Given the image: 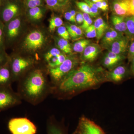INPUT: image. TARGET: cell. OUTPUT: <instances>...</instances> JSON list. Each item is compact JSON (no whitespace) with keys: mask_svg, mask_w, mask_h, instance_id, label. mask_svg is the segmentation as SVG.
<instances>
[{"mask_svg":"<svg viewBox=\"0 0 134 134\" xmlns=\"http://www.w3.org/2000/svg\"><path fill=\"white\" fill-rule=\"evenodd\" d=\"M57 32L59 36L62 38L68 40L70 38L69 34L68 31L66 27L61 26L57 29Z\"/></svg>","mask_w":134,"mask_h":134,"instance_id":"30","label":"cell"},{"mask_svg":"<svg viewBox=\"0 0 134 134\" xmlns=\"http://www.w3.org/2000/svg\"><path fill=\"white\" fill-rule=\"evenodd\" d=\"M103 69L88 64L75 69L67 75L53 90L61 94L72 95L85 89L97 86L103 81Z\"/></svg>","mask_w":134,"mask_h":134,"instance_id":"1","label":"cell"},{"mask_svg":"<svg viewBox=\"0 0 134 134\" xmlns=\"http://www.w3.org/2000/svg\"><path fill=\"white\" fill-rule=\"evenodd\" d=\"M72 134H105L98 125L87 117L80 118L76 129Z\"/></svg>","mask_w":134,"mask_h":134,"instance_id":"7","label":"cell"},{"mask_svg":"<svg viewBox=\"0 0 134 134\" xmlns=\"http://www.w3.org/2000/svg\"><path fill=\"white\" fill-rule=\"evenodd\" d=\"M91 40L88 39H82L75 42L73 44L72 49L76 53H81L85 48L91 44Z\"/></svg>","mask_w":134,"mask_h":134,"instance_id":"21","label":"cell"},{"mask_svg":"<svg viewBox=\"0 0 134 134\" xmlns=\"http://www.w3.org/2000/svg\"><path fill=\"white\" fill-rule=\"evenodd\" d=\"M125 18L114 15L111 17V21L115 30L125 34L127 36V29Z\"/></svg>","mask_w":134,"mask_h":134,"instance_id":"18","label":"cell"},{"mask_svg":"<svg viewBox=\"0 0 134 134\" xmlns=\"http://www.w3.org/2000/svg\"><path fill=\"white\" fill-rule=\"evenodd\" d=\"M134 56V41L132 42L129 48L128 58L129 60H131Z\"/></svg>","mask_w":134,"mask_h":134,"instance_id":"37","label":"cell"},{"mask_svg":"<svg viewBox=\"0 0 134 134\" xmlns=\"http://www.w3.org/2000/svg\"><path fill=\"white\" fill-rule=\"evenodd\" d=\"M30 18L33 20H38L41 19L43 16V10L39 7L30 8L29 11Z\"/></svg>","mask_w":134,"mask_h":134,"instance_id":"24","label":"cell"},{"mask_svg":"<svg viewBox=\"0 0 134 134\" xmlns=\"http://www.w3.org/2000/svg\"><path fill=\"white\" fill-rule=\"evenodd\" d=\"M2 3V0H0V7H1V5Z\"/></svg>","mask_w":134,"mask_h":134,"instance_id":"46","label":"cell"},{"mask_svg":"<svg viewBox=\"0 0 134 134\" xmlns=\"http://www.w3.org/2000/svg\"><path fill=\"white\" fill-rule=\"evenodd\" d=\"M83 18V21L80 28L82 30H85L89 26L92 25V20L90 15L87 13H82Z\"/></svg>","mask_w":134,"mask_h":134,"instance_id":"26","label":"cell"},{"mask_svg":"<svg viewBox=\"0 0 134 134\" xmlns=\"http://www.w3.org/2000/svg\"><path fill=\"white\" fill-rule=\"evenodd\" d=\"M124 34L115 30L112 28H109L101 38V45L107 48L115 40L124 37Z\"/></svg>","mask_w":134,"mask_h":134,"instance_id":"14","label":"cell"},{"mask_svg":"<svg viewBox=\"0 0 134 134\" xmlns=\"http://www.w3.org/2000/svg\"><path fill=\"white\" fill-rule=\"evenodd\" d=\"M26 6L29 8L39 7L42 4L41 0H26Z\"/></svg>","mask_w":134,"mask_h":134,"instance_id":"33","label":"cell"},{"mask_svg":"<svg viewBox=\"0 0 134 134\" xmlns=\"http://www.w3.org/2000/svg\"><path fill=\"white\" fill-rule=\"evenodd\" d=\"M3 29L4 24L0 22V49L4 51L5 43Z\"/></svg>","mask_w":134,"mask_h":134,"instance_id":"32","label":"cell"},{"mask_svg":"<svg viewBox=\"0 0 134 134\" xmlns=\"http://www.w3.org/2000/svg\"><path fill=\"white\" fill-rule=\"evenodd\" d=\"M120 62L117 60L113 59L105 56L103 59V64L104 66L108 68H113Z\"/></svg>","mask_w":134,"mask_h":134,"instance_id":"28","label":"cell"},{"mask_svg":"<svg viewBox=\"0 0 134 134\" xmlns=\"http://www.w3.org/2000/svg\"><path fill=\"white\" fill-rule=\"evenodd\" d=\"M104 1V0H91V1H92V2L95 3L100 2L103 1Z\"/></svg>","mask_w":134,"mask_h":134,"instance_id":"45","label":"cell"},{"mask_svg":"<svg viewBox=\"0 0 134 134\" xmlns=\"http://www.w3.org/2000/svg\"><path fill=\"white\" fill-rule=\"evenodd\" d=\"M47 7L56 12L64 11L69 7L70 0H44Z\"/></svg>","mask_w":134,"mask_h":134,"instance_id":"16","label":"cell"},{"mask_svg":"<svg viewBox=\"0 0 134 134\" xmlns=\"http://www.w3.org/2000/svg\"><path fill=\"white\" fill-rule=\"evenodd\" d=\"M64 16L65 19L69 21L74 23V20H73V18H72V15L70 14V12H66Z\"/></svg>","mask_w":134,"mask_h":134,"instance_id":"40","label":"cell"},{"mask_svg":"<svg viewBox=\"0 0 134 134\" xmlns=\"http://www.w3.org/2000/svg\"><path fill=\"white\" fill-rule=\"evenodd\" d=\"M85 34L88 38H92L97 37V32L93 24L91 25L85 30Z\"/></svg>","mask_w":134,"mask_h":134,"instance_id":"29","label":"cell"},{"mask_svg":"<svg viewBox=\"0 0 134 134\" xmlns=\"http://www.w3.org/2000/svg\"><path fill=\"white\" fill-rule=\"evenodd\" d=\"M19 12V7L15 3L8 2L0 12V22L3 24L16 18Z\"/></svg>","mask_w":134,"mask_h":134,"instance_id":"10","label":"cell"},{"mask_svg":"<svg viewBox=\"0 0 134 134\" xmlns=\"http://www.w3.org/2000/svg\"><path fill=\"white\" fill-rule=\"evenodd\" d=\"M70 14L72 15V18H73V20L74 21V23H76V12L75 10H70Z\"/></svg>","mask_w":134,"mask_h":134,"instance_id":"42","label":"cell"},{"mask_svg":"<svg viewBox=\"0 0 134 134\" xmlns=\"http://www.w3.org/2000/svg\"><path fill=\"white\" fill-rule=\"evenodd\" d=\"M127 29V37L134 40V15L125 18Z\"/></svg>","mask_w":134,"mask_h":134,"instance_id":"20","label":"cell"},{"mask_svg":"<svg viewBox=\"0 0 134 134\" xmlns=\"http://www.w3.org/2000/svg\"><path fill=\"white\" fill-rule=\"evenodd\" d=\"M8 126L12 134H36L37 133L36 125L26 117L12 118L9 121Z\"/></svg>","mask_w":134,"mask_h":134,"instance_id":"4","label":"cell"},{"mask_svg":"<svg viewBox=\"0 0 134 134\" xmlns=\"http://www.w3.org/2000/svg\"><path fill=\"white\" fill-rule=\"evenodd\" d=\"M21 24V19L16 17L4 24L5 44H10L14 41L19 35Z\"/></svg>","mask_w":134,"mask_h":134,"instance_id":"9","label":"cell"},{"mask_svg":"<svg viewBox=\"0 0 134 134\" xmlns=\"http://www.w3.org/2000/svg\"><path fill=\"white\" fill-rule=\"evenodd\" d=\"M50 91L43 70L37 69L30 72L19 83L18 93L21 98L36 105L45 98Z\"/></svg>","mask_w":134,"mask_h":134,"instance_id":"2","label":"cell"},{"mask_svg":"<svg viewBox=\"0 0 134 134\" xmlns=\"http://www.w3.org/2000/svg\"><path fill=\"white\" fill-rule=\"evenodd\" d=\"M47 132V134H65L62 128L53 121L48 122Z\"/></svg>","mask_w":134,"mask_h":134,"instance_id":"23","label":"cell"},{"mask_svg":"<svg viewBox=\"0 0 134 134\" xmlns=\"http://www.w3.org/2000/svg\"><path fill=\"white\" fill-rule=\"evenodd\" d=\"M101 51V48L98 44H90L82 53V60L84 62L93 61L97 58Z\"/></svg>","mask_w":134,"mask_h":134,"instance_id":"12","label":"cell"},{"mask_svg":"<svg viewBox=\"0 0 134 134\" xmlns=\"http://www.w3.org/2000/svg\"><path fill=\"white\" fill-rule=\"evenodd\" d=\"M76 4L77 7L83 12V13H87L90 15L91 16H92L90 6L85 2H77Z\"/></svg>","mask_w":134,"mask_h":134,"instance_id":"31","label":"cell"},{"mask_svg":"<svg viewBox=\"0 0 134 134\" xmlns=\"http://www.w3.org/2000/svg\"><path fill=\"white\" fill-rule=\"evenodd\" d=\"M79 63L77 57L70 55L62 63L58 66L49 69L48 72L53 83L55 85L59 83L67 75L75 69Z\"/></svg>","mask_w":134,"mask_h":134,"instance_id":"3","label":"cell"},{"mask_svg":"<svg viewBox=\"0 0 134 134\" xmlns=\"http://www.w3.org/2000/svg\"><path fill=\"white\" fill-rule=\"evenodd\" d=\"M56 43L58 48L65 53L68 54H71L72 52V48L68 40L62 38H58Z\"/></svg>","mask_w":134,"mask_h":134,"instance_id":"22","label":"cell"},{"mask_svg":"<svg viewBox=\"0 0 134 134\" xmlns=\"http://www.w3.org/2000/svg\"><path fill=\"white\" fill-rule=\"evenodd\" d=\"M113 9L116 15L125 17L134 15L129 0L115 1L113 3Z\"/></svg>","mask_w":134,"mask_h":134,"instance_id":"11","label":"cell"},{"mask_svg":"<svg viewBox=\"0 0 134 134\" xmlns=\"http://www.w3.org/2000/svg\"><path fill=\"white\" fill-rule=\"evenodd\" d=\"M45 43V37L41 32L34 30L29 33L24 41L25 47L31 51L40 49Z\"/></svg>","mask_w":134,"mask_h":134,"instance_id":"8","label":"cell"},{"mask_svg":"<svg viewBox=\"0 0 134 134\" xmlns=\"http://www.w3.org/2000/svg\"><path fill=\"white\" fill-rule=\"evenodd\" d=\"M102 2L96 3V5L98 7L99 9H100L102 10L103 11H106L107 10L104 7V5H103V3H102Z\"/></svg>","mask_w":134,"mask_h":134,"instance_id":"41","label":"cell"},{"mask_svg":"<svg viewBox=\"0 0 134 134\" xmlns=\"http://www.w3.org/2000/svg\"><path fill=\"white\" fill-rule=\"evenodd\" d=\"M66 27L69 34L70 36L71 37H73L77 30L78 26L75 25L70 24L67 25Z\"/></svg>","mask_w":134,"mask_h":134,"instance_id":"36","label":"cell"},{"mask_svg":"<svg viewBox=\"0 0 134 134\" xmlns=\"http://www.w3.org/2000/svg\"><path fill=\"white\" fill-rule=\"evenodd\" d=\"M76 23L78 24H82L83 21L82 13L81 12H78L77 13L76 16Z\"/></svg>","mask_w":134,"mask_h":134,"instance_id":"39","label":"cell"},{"mask_svg":"<svg viewBox=\"0 0 134 134\" xmlns=\"http://www.w3.org/2000/svg\"><path fill=\"white\" fill-rule=\"evenodd\" d=\"M34 63V60L30 58L20 56H14L9 58V63L13 82L20 79L23 74L33 66Z\"/></svg>","mask_w":134,"mask_h":134,"instance_id":"5","label":"cell"},{"mask_svg":"<svg viewBox=\"0 0 134 134\" xmlns=\"http://www.w3.org/2000/svg\"><path fill=\"white\" fill-rule=\"evenodd\" d=\"M21 97L13 91L11 86H0V113L19 104Z\"/></svg>","mask_w":134,"mask_h":134,"instance_id":"6","label":"cell"},{"mask_svg":"<svg viewBox=\"0 0 134 134\" xmlns=\"http://www.w3.org/2000/svg\"><path fill=\"white\" fill-rule=\"evenodd\" d=\"M132 63L131 65V72L133 75H134V56L132 60Z\"/></svg>","mask_w":134,"mask_h":134,"instance_id":"43","label":"cell"},{"mask_svg":"<svg viewBox=\"0 0 134 134\" xmlns=\"http://www.w3.org/2000/svg\"><path fill=\"white\" fill-rule=\"evenodd\" d=\"M105 56H107L108 58L113 59L117 60L120 62L121 61L125 58V56L123 55L117 54L109 51L106 54Z\"/></svg>","mask_w":134,"mask_h":134,"instance_id":"34","label":"cell"},{"mask_svg":"<svg viewBox=\"0 0 134 134\" xmlns=\"http://www.w3.org/2000/svg\"><path fill=\"white\" fill-rule=\"evenodd\" d=\"M97 32V40L98 41L102 38L104 34L108 29V26L105 21L102 17H98L95 20L93 24Z\"/></svg>","mask_w":134,"mask_h":134,"instance_id":"19","label":"cell"},{"mask_svg":"<svg viewBox=\"0 0 134 134\" xmlns=\"http://www.w3.org/2000/svg\"><path fill=\"white\" fill-rule=\"evenodd\" d=\"M61 54L60 51L56 48H53L45 54L44 56L46 62L47 63L51 58L58 56Z\"/></svg>","mask_w":134,"mask_h":134,"instance_id":"27","label":"cell"},{"mask_svg":"<svg viewBox=\"0 0 134 134\" xmlns=\"http://www.w3.org/2000/svg\"><path fill=\"white\" fill-rule=\"evenodd\" d=\"M129 40L127 37L124 36L113 42L107 49L117 54L123 55L127 50Z\"/></svg>","mask_w":134,"mask_h":134,"instance_id":"13","label":"cell"},{"mask_svg":"<svg viewBox=\"0 0 134 134\" xmlns=\"http://www.w3.org/2000/svg\"><path fill=\"white\" fill-rule=\"evenodd\" d=\"M63 21L60 17L53 16L49 20V29L50 31H54L56 29L62 26Z\"/></svg>","mask_w":134,"mask_h":134,"instance_id":"25","label":"cell"},{"mask_svg":"<svg viewBox=\"0 0 134 134\" xmlns=\"http://www.w3.org/2000/svg\"><path fill=\"white\" fill-rule=\"evenodd\" d=\"M126 68L123 66H119L107 74V79L110 81L118 82L122 81L126 74Z\"/></svg>","mask_w":134,"mask_h":134,"instance_id":"17","label":"cell"},{"mask_svg":"<svg viewBox=\"0 0 134 134\" xmlns=\"http://www.w3.org/2000/svg\"><path fill=\"white\" fill-rule=\"evenodd\" d=\"M129 1L131 8L134 13V0H129Z\"/></svg>","mask_w":134,"mask_h":134,"instance_id":"44","label":"cell"},{"mask_svg":"<svg viewBox=\"0 0 134 134\" xmlns=\"http://www.w3.org/2000/svg\"><path fill=\"white\" fill-rule=\"evenodd\" d=\"M83 35V32L82 30L80 27H78L75 33L73 36L72 38L74 40L77 39L81 38Z\"/></svg>","mask_w":134,"mask_h":134,"instance_id":"38","label":"cell"},{"mask_svg":"<svg viewBox=\"0 0 134 134\" xmlns=\"http://www.w3.org/2000/svg\"><path fill=\"white\" fill-rule=\"evenodd\" d=\"M13 82L8 61L5 65L0 67V86H11Z\"/></svg>","mask_w":134,"mask_h":134,"instance_id":"15","label":"cell"},{"mask_svg":"<svg viewBox=\"0 0 134 134\" xmlns=\"http://www.w3.org/2000/svg\"><path fill=\"white\" fill-rule=\"evenodd\" d=\"M9 57L5 53V51L0 49V67L5 65L8 62Z\"/></svg>","mask_w":134,"mask_h":134,"instance_id":"35","label":"cell"}]
</instances>
